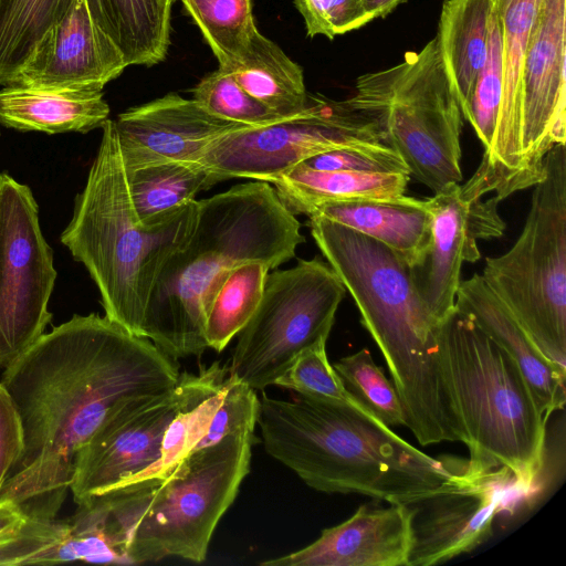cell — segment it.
Here are the masks:
<instances>
[{"instance_id": "1", "label": "cell", "mask_w": 566, "mask_h": 566, "mask_svg": "<svg viewBox=\"0 0 566 566\" xmlns=\"http://www.w3.org/2000/svg\"><path fill=\"white\" fill-rule=\"evenodd\" d=\"M177 360L98 314L73 315L4 368L1 382L23 429V451L0 500L52 520L70 490L76 457L122 403L175 386Z\"/></svg>"}, {"instance_id": "2", "label": "cell", "mask_w": 566, "mask_h": 566, "mask_svg": "<svg viewBox=\"0 0 566 566\" xmlns=\"http://www.w3.org/2000/svg\"><path fill=\"white\" fill-rule=\"evenodd\" d=\"M310 227L385 358L405 427L421 446L467 444L440 357L443 322L420 297L408 263L384 243L327 219L310 217Z\"/></svg>"}, {"instance_id": "3", "label": "cell", "mask_w": 566, "mask_h": 566, "mask_svg": "<svg viewBox=\"0 0 566 566\" xmlns=\"http://www.w3.org/2000/svg\"><path fill=\"white\" fill-rule=\"evenodd\" d=\"M258 424L266 453L324 493L406 505L468 473V460L432 458L352 402L263 394Z\"/></svg>"}, {"instance_id": "4", "label": "cell", "mask_w": 566, "mask_h": 566, "mask_svg": "<svg viewBox=\"0 0 566 566\" xmlns=\"http://www.w3.org/2000/svg\"><path fill=\"white\" fill-rule=\"evenodd\" d=\"M301 224L271 184H239L198 200L187 242L164 264L143 317L140 337L178 360L207 348L206 316L226 274L248 261L271 270L291 260L304 242Z\"/></svg>"}, {"instance_id": "5", "label": "cell", "mask_w": 566, "mask_h": 566, "mask_svg": "<svg viewBox=\"0 0 566 566\" xmlns=\"http://www.w3.org/2000/svg\"><path fill=\"white\" fill-rule=\"evenodd\" d=\"M255 436L230 434L191 452L164 479L126 484L78 504L122 564L207 558L212 535L250 472Z\"/></svg>"}, {"instance_id": "6", "label": "cell", "mask_w": 566, "mask_h": 566, "mask_svg": "<svg viewBox=\"0 0 566 566\" xmlns=\"http://www.w3.org/2000/svg\"><path fill=\"white\" fill-rule=\"evenodd\" d=\"M102 130L96 157L75 197L61 242L88 271L105 316L140 337L158 275L195 229L198 200L159 223L143 224L132 203L114 120L107 119Z\"/></svg>"}, {"instance_id": "7", "label": "cell", "mask_w": 566, "mask_h": 566, "mask_svg": "<svg viewBox=\"0 0 566 566\" xmlns=\"http://www.w3.org/2000/svg\"><path fill=\"white\" fill-rule=\"evenodd\" d=\"M439 349L468 438L469 472L506 468L531 507L545 469L548 419L518 365L457 307L441 325Z\"/></svg>"}, {"instance_id": "8", "label": "cell", "mask_w": 566, "mask_h": 566, "mask_svg": "<svg viewBox=\"0 0 566 566\" xmlns=\"http://www.w3.org/2000/svg\"><path fill=\"white\" fill-rule=\"evenodd\" d=\"M347 104L374 119L409 176L433 192L462 180V112L438 38L402 62L356 81Z\"/></svg>"}, {"instance_id": "9", "label": "cell", "mask_w": 566, "mask_h": 566, "mask_svg": "<svg viewBox=\"0 0 566 566\" xmlns=\"http://www.w3.org/2000/svg\"><path fill=\"white\" fill-rule=\"evenodd\" d=\"M513 247L485 260L482 277L539 352L566 369V144L544 159Z\"/></svg>"}, {"instance_id": "10", "label": "cell", "mask_w": 566, "mask_h": 566, "mask_svg": "<svg viewBox=\"0 0 566 566\" xmlns=\"http://www.w3.org/2000/svg\"><path fill=\"white\" fill-rule=\"evenodd\" d=\"M345 294L319 259L269 273L256 311L237 335L228 374L254 390L274 385L300 352L327 340Z\"/></svg>"}, {"instance_id": "11", "label": "cell", "mask_w": 566, "mask_h": 566, "mask_svg": "<svg viewBox=\"0 0 566 566\" xmlns=\"http://www.w3.org/2000/svg\"><path fill=\"white\" fill-rule=\"evenodd\" d=\"M228 369L214 361L198 374L180 373L168 390L135 398L117 407L81 448L70 490L78 505L124 485L160 457L170 422L184 409L218 391Z\"/></svg>"}, {"instance_id": "12", "label": "cell", "mask_w": 566, "mask_h": 566, "mask_svg": "<svg viewBox=\"0 0 566 566\" xmlns=\"http://www.w3.org/2000/svg\"><path fill=\"white\" fill-rule=\"evenodd\" d=\"M377 143L385 144L379 125L346 99L310 95L307 106L296 115L217 138L200 161L222 181L250 178L269 182L317 154Z\"/></svg>"}, {"instance_id": "13", "label": "cell", "mask_w": 566, "mask_h": 566, "mask_svg": "<svg viewBox=\"0 0 566 566\" xmlns=\"http://www.w3.org/2000/svg\"><path fill=\"white\" fill-rule=\"evenodd\" d=\"M53 251L29 186L0 174V368L20 357L52 319Z\"/></svg>"}, {"instance_id": "14", "label": "cell", "mask_w": 566, "mask_h": 566, "mask_svg": "<svg viewBox=\"0 0 566 566\" xmlns=\"http://www.w3.org/2000/svg\"><path fill=\"white\" fill-rule=\"evenodd\" d=\"M525 505L506 468L468 473L406 504L410 546L407 566H433L470 553L493 535L495 517Z\"/></svg>"}, {"instance_id": "15", "label": "cell", "mask_w": 566, "mask_h": 566, "mask_svg": "<svg viewBox=\"0 0 566 566\" xmlns=\"http://www.w3.org/2000/svg\"><path fill=\"white\" fill-rule=\"evenodd\" d=\"M499 203L494 197L464 199L458 182L443 186L426 200L428 235L409 271L420 297L441 322L455 307L462 264L481 258L478 240L504 232Z\"/></svg>"}, {"instance_id": "16", "label": "cell", "mask_w": 566, "mask_h": 566, "mask_svg": "<svg viewBox=\"0 0 566 566\" xmlns=\"http://www.w3.org/2000/svg\"><path fill=\"white\" fill-rule=\"evenodd\" d=\"M566 0H542L522 73L523 190L544 175V159L566 144Z\"/></svg>"}, {"instance_id": "17", "label": "cell", "mask_w": 566, "mask_h": 566, "mask_svg": "<svg viewBox=\"0 0 566 566\" xmlns=\"http://www.w3.org/2000/svg\"><path fill=\"white\" fill-rule=\"evenodd\" d=\"M500 19L502 95L493 140L480 166L461 186L467 200L493 192L502 201L523 190L521 178L522 73L542 0H493Z\"/></svg>"}, {"instance_id": "18", "label": "cell", "mask_w": 566, "mask_h": 566, "mask_svg": "<svg viewBox=\"0 0 566 566\" xmlns=\"http://www.w3.org/2000/svg\"><path fill=\"white\" fill-rule=\"evenodd\" d=\"M126 66L85 0H74L65 17L41 38L11 85L103 91Z\"/></svg>"}, {"instance_id": "19", "label": "cell", "mask_w": 566, "mask_h": 566, "mask_svg": "<svg viewBox=\"0 0 566 566\" xmlns=\"http://www.w3.org/2000/svg\"><path fill=\"white\" fill-rule=\"evenodd\" d=\"M126 168L165 161H200L217 138L245 124L214 116L176 93L132 107L114 120Z\"/></svg>"}, {"instance_id": "20", "label": "cell", "mask_w": 566, "mask_h": 566, "mask_svg": "<svg viewBox=\"0 0 566 566\" xmlns=\"http://www.w3.org/2000/svg\"><path fill=\"white\" fill-rule=\"evenodd\" d=\"M409 518L403 504H361L338 525L325 528L310 545L266 559L263 566H407Z\"/></svg>"}, {"instance_id": "21", "label": "cell", "mask_w": 566, "mask_h": 566, "mask_svg": "<svg viewBox=\"0 0 566 566\" xmlns=\"http://www.w3.org/2000/svg\"><path fill=\"white\" fill-rule=\"evenodd\" d=\"M455 307L468 314L516 361L538 408L547 419L564 409L566 369L539 352L481 274L474 273L470 279L460 282Z\"/></svg>"}, {"instance_id": "22", "label": "cell", "mask_w": 566, "mask_h": 566, "mask_svg": "<svg viewBox=\"0 0 566 566\" xmlns=\"http://www.w3.org/2000/svg\"><path fill=\"white\" fill-rule=\"evenodd\" d=\"M109 106L103 91L7 85L0 90V124L21 132L87 133L104 125Z\"/></svg>"}, {"instance_id": "23", "label": "cell", "mask_w": 566, "mask_h": 566, "mask_svg": "<svg viewBox=\"0 0 566 566\" xmlns=\"http://www.w3.org/2000/svg\"><path fill=\"white\" fill-rule=\"evenodd\" d=\"M308 217H319L370 237L410 265L422 250L429 229L426 200L406 195L386 199L325 202Z\"/></svg>"}, {"instance_id": "24", "label": "cell", "mask_w": 566, "mask_h": 566, "mask_svg": "<svg viewBox=\"0 0 566 566\" xmlns=\"http://www.w3.org/2000/svg\"><path fill=\"white\" fill-rule=\"evenodd\" d=\"M409 178L407 174L317 170L300 163L269 184L295 216L308 214L325 202L399 197L405 195Z\"/></svg>"}, {"instance_id": "25", "label": "cell", "mask_w": 566, "mask_h": 566, "mask_svg": "<svg viewBox=\"0 0 566 566\" xmlns=\"http://www.w3.org/2000/svg\"><path fill=\"white\" fill-rule=\"evenodd\" d=\"M176 0H85L97 27L126 65H154L166 56Z\"/></svg>"}, {"instance_id": "26", "label": "cell", "mask_w": 566, "mask_h": 566, "mask_svg": "<svg viewBox=\"0 0 566 566\" xmlns=\"http://www.w3.org/2000/svg\"><path fill=\"white\" fill-rule=\"evenodd\" d=\"M492 0H446L438 42L461 111L485 63Z\"/></svg>"}, {"instance_id": "27", "label": "cell", "mask_w": 566, "mask_h": 566, "mask_svg": "<svg viewBox=\"0 0 566 566\" xmlns=\"http://www.w3.org/2000/svg\"><path fill=\"white\" fill-rule=\"evenodd\" d=\"M132 203L145 226L170 217L197 193L222 181L201 161H165L126 168Z\"/></svg>"}, {"instance_id": "28", "label": "cell", "mask_w": 566, "mask_h": 566, "mask_svg": "<svg viewBox=\"0 0 566 566\" xmlns=\"http://www.w3.org/2000/svg\"><path fill=\"white\" fill-rule=\"evenodd\" d=\"M231 71L247 93L282 117L296 115L308 104L302 67L258 30Z\"/></svg>"}, {"instance_id": "29", "label": "cell", "mask_w": 566, "mask_h": 566, "mask_svg": "<svg viewBox=\"0 0 566 566\" xmlns=\"http://www.w3.org/2000/svg\"><path fill=\"white\" fill-rule=\"evenodd\" d=\"M270 270L263 262L248 261L226 274L206 316L208 348L222 352L248 324L259 306Z\"/></svg>"}, {"instance_id": "30", "label": "cell", "mask_w": 566, "mask_h": 566, "mask_svg": "<svg viewBox=\"0 0 566 566\" xmlns=\"http://www.w3.org/2000/svg\"><path fill=\"white\" fill-rule=\"evenodd\" d=\"M74 0H0V85H11L45 32Z\"/></svg>"}, {"instance_id": "31", "label": "cell", "mask_w": 566, "mask_h": 566, "mask_svg": "<svg viewBox=\"0 0 566 566\" xmlns=\"http://www.w3.org/2000/svg\"><path fill=\"white\" fill-rule=\"evenodd\" d=\"M201 30L219 66L232 70L245 54L255 28L251 0H181Z\"/></svg>"}, {"instance_id": "32", "label": "cell", "mask_w": 566, "mask_h": 566, "mask_svg": "<svg viewBox=\"0 0 566 566\" xmlns=\"http://www.w3.org/2000/svg\"><path fill=\"white\" fill-rule=\"evenodd\" d=\"M350 401L388 428L405 426L402 406L394 386L367 348L333 364Z\"/></svg>"}, {"instance_id": "33", "label": "cell", "mask_w": 566, "mask_h": 566, "mask_svg": "<svg viewBox=\"0 0 566 566\" xmlns=\"http://www.w3.org/2000/svg\"><path fill=\"white\" fill-rule=\"evenodd\" d=\"M501 95V27L499 14L493 2L490 15L489 46L485 63L461 111L463 117L472 125L478 138L483 145L484 151L489 150L493 140Z\"/></svg>"}, {"instance_id": "34", "label": "cell", "mask_w": 566, "mask_h": 566, "mask_svg": "<svg viewBox=\"0 0 566 566\" xmlns=\"http://www.w3.org/2000/svg\"><path fill=\"white\" fill-rule=\"evenodd\" d=\"M193 99L214 116L251 127L286 118L247 93L235 81L232 71L220 66L197 84Z\"/></svg>"}, {"instance_id": "35", "label": "cell", "mask_w": 566, "mask_h": 566, "mask_svg": "<svg viewBox=\"0 0 566 566\" xmlns=\"http://www.w3.org/2000/svg\"><path fill=\"white\" fill-rule=\"evenodd\" d=\"M222 397L223 385L214 394L181 410L165 432L159 460L126 484L164 479L180 461L193 452L205 436Z\"/></svg>"}, {"instance_id": "36", "label": "cell", "mask_w": 566, "mask_h": 566, "mask_svg": "<svg viewBox=\"0 0 566 566\" xmlns=\"http://www.w3.org/2000/svg\"><path fill=\"white\" fill-rule=\"evenodd\" d=\"M69 522L28 517L21 528L0 544V565L66 562Z\"/></svg>"}, {"instance_id": "37", "label": "cell", "mask_w": 566, "mask_h": 566, "mask_svg": "<svg viewBox=\"0 0 566 566\" xmlns=\"http://www.w3.org/2000/svg\"><path fill=\"white\" fill-rule=\"evenodd\" d=\"M325 339L300 352L274 385L298 396L352 402L333 365L328 361ZM353 403V402H352Z\"/></svg>"}, {"instance_id": "38", "label": "cell", "mask_w": 566, "mask_h": 566, "mask_svg": "<svg viewBox=\"0 0 566 566\" xmlns=\"http://www.w3.org/2000/svg\"><path fill=\"white\" fill-rule=\"evenodd\" d=\"M260 411L256 390L242 380L227 375L223 397L196 450L216 444L230 434L254 436Z\"/></svg>"}, {"instance_id": "39", "label": "cell", "mask_w": 566, "mask_h": 566, "mask_svg": "<svg viewBox=\"0 0 566 566\" xmlns=\"http://www.w3.org/2000/svg\"><path fill=\"white\" fill-rule=\"evenodd\" d=\"M302 163L317 170L409 175L408 167L400 155L382 143L332 149Z\"/></svg>"}, {"instance_id": "40", "label": "cell", "mask_w": 566, "mask_h": 566, "mask_svg": "<svg viewBox=\"0 0 566 566\" xmlns=\"http://www.w3.org/2000/svg\"><path fill=\"white\" fill-rule=\"evenodd\" d=\"M302 14L308 36L334 39L373 20L363 0H293Z\"/></svg>"}, {"instance_id": "41", "label": "cell", "mask_w": 566, "mask_h": 566, "mask_svg": "<svg viewBox=\"0 0 566 566\" xmlns=\"http://www.w3.org/2000/svg\"><path fill=\"white\" fill-rule=\"evenodd\" d=\"M23 451V429L13 400L0 381V491Z\"/></svg>"}, {"instance_id": "42", "label": "cell", "mask_w": 566, "mask_h": 566, "mask_svg": "<svg viewBox=\"0 0 566 566\" xmlns=\"http://www.w3.org/2000/svg\"><path fill=\"white\" fill-rule=\"evenodd\" d=\"M27 518L28 516L13 502L0 500V544L10 539Z\"/></svg>"}, {"instance_id": "43", "label": "cell", "mask_w": 566, "mask_h": 566, "mask_svg": "<svg viewBox=\"0 0 566 566\" xmlns=\"http://www.w3.org/2000/svg\"><path fill=\"white\" fill-rule=\"evenodd\" d=\"M405 1L406 0H363V3L374 20L376 18L386 17Z\"/></svg>"}]
</instances>
